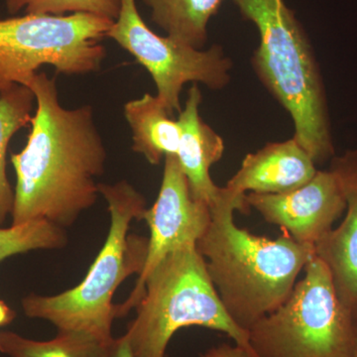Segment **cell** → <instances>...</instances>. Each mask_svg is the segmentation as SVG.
<instances>
[{
  "mask_svg": "<svg viewBox=\"0 0 357 357\" xmlns=\"http://www.w3.org/2000/svg\"><path fill=\"white\" fill-rule=\"evenodd\" d=\"M24 86L34 93L36 109L25 147L10 156L13 225L47 220L67 229L98 202L96 178L105 173L107 149L93 109L62 107L55 79L37 73Z\"/></svg>",
  "mask_w": 357,
  "mask_h": 357,
  "instance_id": "cell-1",
  "label": "cell"
},
{
  "mask_svg": "<svg viewBox=\"0 0 357 357\" xmlns=\"http://www.w3.org/2000/svg\"><path fill=\"white\" fill-rule=\"evenodd\" d=\"M210 210V225L196 248L225 311L237 326L249 331L288 299L316 250L285 232L270 239L237 227L234 211L248 213L249 208L245 197L225 188Z\"/></svg>",
  "mask_w": 357,
  "mask_h": 357,
  "instance_id": "cell-2",
  "label": "cell"
},
{
  "mask_svg": "<svg viewBox=\"0 0 357 357\" xmlns=\"http://www.w3.org/2000/svg\"><path fill=\"white\" fill-rule=\"evenodd\" d=\"M259 33L251 65L294 123L293 137L312 161L335 155L325 84L307 33L284 0H232Z\"/></svg>",
  "mask_w": 357,
  "mask_h": 357,
  "instance_id": "cell-3",
  "label": "cell"
},
{
  "mask_svg": "<svg viewBox=\"0 0 357 357\" xmlns=\"http://www.w3.org/2000/svg\"><path fill=\"white\" fill-rule=\"evenodd\" d=\"M107 206L110 225L105 243L88 274L76 287L54 296L29 294L21 301L28 318L44 319L58 331L83 332L102 342L112 337L116 318L114 296L122 282L140 275L148 253L146 237L128 234L132 220H141L146 199L128 181L98 185Z\"/></svg>",
  "mask_w": 357,
  "mask_h": 357,
  "instance_id": "cell-4",
  "label": "cell"
},
{
  "mask_svg": "<svg viewBox=\"0 0 357 357\" xmlns=\"http://www.w3.org/2000/svg\"><path fill=\"white\" fill-rule=\"evenodd\" d=\"M135 309L126 335L137 357H165L173 335L189 326L227 333L255 354L248 331L237 326L223 307L196 244L176 249L154 268Z\"/></svg>",
  "mask_w": 357,
  "mask_h": 357,
  "instance_id": "cell-5",
  "label": "cell"
},
{
  "mask_svg": "<svg viewBox=\"0 0 357 357\" xmlns=\"http://www.w3.org/2000/svg\"><path fill=\"white\" fill-rule=\"evenodd\" d=\"M288 299L251 326L256 357H349L356 321L338 298L325 262L314 255Z\"/></svg>",
  "mask_w": 357,
  "mask_h": 357,
  "instance_id": "cell-6",
  "label": "cell"
},
{
  "mask_svg": "<svg viewBox=\"0 0 357 357\" xmlns=\"http://www.w3.org/2000/svg\"><path fill=\"white\" fill-rule=\"evenodd\" d=\"M114 21L89 13L0 20V93L24 86L44 65L65 75L100 70L107 56L100 41Z\"/></svg>",
  "mask_w": 357,
  "mask_h": 357,
  "instance_id": "cell-7",
  "label": "cell"
},
{
  "mask_svg": "<svg viewBox=\"0 0 357 357\" xmlns=\"http://www.w3.org/2000/svg\"><path fill=\"white\" fill-rule=\"evenodd\" d=\"M107 37L128 51L153 79L157 98L171 114H180V95L188 83L225 89L230 83L231 59L220 45L196 49L160 36L141 17L136 0H121L119 16Z\"/></svg>",
  "mask_w": 357,
  "mask_h": 357,
  "instance_id": "cell-8",
  "label": "cell"
},
{
  "mask_svg": "<svg viewBox=\"0 0 357 357\" xmlns=\"http://www.w3.org/2000/svg\"><path fill=\"white\" fill-rule=\"evenodd\" d=\"M143 220L150 229L144 268L126 302L116 305V318H123L139 304L144 282L167 255L185 244H196L211 222L210 206L192 196L177 157L166 156L156 202Z\"/></svg>",
  "mask_w": 357,
  "mask_h": 357,
  "instance_id": "cell-9",
  "label": "cell"
},
{
  "mask_svg": "<svg viewBox=\"0 0 357 357\" xmlns=\"http://www.w3.org/2000/svg\"><path fill=\"white\" fill-rule=\"evenodd\" d=\"M248 208L268 223L279 225L298 243L316 246L347 208L344 191L333 171L318 170L302 187L286 194L250 192Z\"/></svg>",
  "mask_w": 357,
  "mask_h": 357,
  "instance_id": "cell-10",
  "label": "cell"
},
{
  "mask_svg": "<svg viewBox=\"0 0 357 357\" xmlns=\"http://www.w3.org/2000/svg\"><path fill=\"white\" fill-rule=\"evenodd\" d=\"M337 175L347 213L342 222L314 246L316 255L330 270L338 298L357 319V150H349L331 160Z\"/></svg>",
  "mask_w": 357,
  "mask_h": 357,
  "instance_id": "cell-11",
  "label": "cell"
},
{
  "mask_svg": "<svg viewBox=\"0 0 357 357\" xmlns=\"http://www.w3.org/2000/svg\"><path fill=\"white\" fill-rule=\"evenodd\" d=\"M316 163L295 138L268 143L255 153L243 159L225 189L245 197L246 192L280 195L306 184L316 173Z\"/></svg>",
  "mask_w": 357,
  "mask_h": 357,
  "instance_id": "cell-12",
  "label": "cell"
},
{
  "mask_svg": "<svg viewBox=\"0 0 357 357\" xmlns=\"http://www.w3.org/2000/svg\"><path fill=\"white\" fill-rule=\"evenodd\" d=\"M203 96L197 84L188 91L184 109L178 114L181 141L176 155L187 177L192 196L213 206L222 197L223 188L211 180L210 169L222 159L225 142L199 114Z\"/></svg>",
  "mask_w": 357,
  "mask_h": 357,
  "instance_id": "cell-13",
  "label": "cell"
},
{
  "mask_svg": "<svg viewBox=\"0 0 357 357\" xmlns=\"http://www.w3.org/2000/svg\"><path fill=\"white\" fill-rule=\"evenodd\" d=\"M123 112L132 132L135 153L143 155L154 166L169 155H177L182 134L180 123L156 96L145 93L129 100Z\"/></svg>",
  "mask_w": 357,
  "mask_h": 357,
  "instance_id": "cell-14",
  "label": "cell"
},
{
  "mask_svg": "<svg viewBox=\"0 0 357 357\" xmlns=\"http://www.w3.org/2000/svg\"><path fill=\"white\" fill-rule=\"evenodd\" d=\"M167 36L196 49L208 41V25L225 0H143Z\"/></svg>",
  "mask_w": 357,
  "mask_h": 357,
  "instance_id": "cell-15",
  "label": "cell"
},
{
  "mask_svg": "<svg viewBox=\"0 0 357 357\" xmlns=\"http://www.w3.org/2000/svg\"><path fill=\"white\" fill-rule=\"evenodd\" d=\"M34 93L22 84L0 93V229L11 215L14 191L7 177L6 155L11 138L31 123Z\"/></svg>",
  "mask_w": 357,
  "mask_h": 357,
  "instance_id": "cell-16",
  "label": "cell"
},
{
  "mask_svg": "<svg viewBox=\"0 0 357 357\" xmlns=\"http://www.w3.org/2000/svg\"><path fill=\"white\" fill-rule=\"evenodd\" d=\"M107 342L89 333L72 331H58L50 340H32L11 331H2L0 354L8 357H102Z\"/></svg>",
  "mask_w": 357,
  "mask_h": 357,
  "instance_id": "cell-17",
  "label": "cell"
},
{
  "mask_svg": "<svg viewBox=\"0 0 357 357\" xmlns=\"http://www.w3.org/2000/svg\"><path fill=\"white\" fill-rule=\"evenodd\" d=\"M65 229L47 220H35L0 229V262L34 250H55L68 244Z\"/></svg>",
  "mask_w": 357,
  "mask_h": 357,
  "instance_id": "cell-18",
  "label": "cell"
},
{
  "mask_svg": "<svg viewBox=\"0 0 357 357\" xmlns=\"http://www.w3.org/2000/svg\"><path fill=\"white\" fill-rule=\"evenodd\" d=\"M9 13L49 14L89 13L116 20L121 9V0H6Z\"/></svg>",
  "mask_w": 357,
  "mask_h": 357,
  "instance_id": "cell-19",
  "label": "cell"
},
{
  "mask_svg": "<svg viewBox=\"0 0 357 357\" xmlns=\"http://www.w3.org/2000/svg\"><path fill=\"white\" fill-rule=\"evenodd\" d=\"M102 357H137L126 333L121 337H114L105 345Z\"/></svg>",
  "mask_w": 357,
  "mask_h": 357,
  "instance_id": "cell-20",
  "label": "cell"
},
{
  "mask_svg": "<svg viewBox=\"0 0 357 357\" xmlns=\"http://www.w3.org/2000/svg\"><path fill=\"white\" fill-rule=\"evenodd\" d=\"M201 357H256L252 352L239 345L222 344L213 347L202 354Z\"/></svg>",
  "mask_w": 357,
  "mask_h": 357,
  "instance_id": "cell-21",
  "label": "cell"
},
{
  "mask_svg": "<svg viewBox=\"0 0 357 357\" xmlns=\"http://www.w3.org/2000/svg\"><path fill=\"white\" fill-rule=\"evenodd\" d=\"M16 318V312L3 300H0V328L10 325Z\"/></svg>",
  "mask_w": 357,
  "mask_h": 357,
  "instance_id": "cell-22",
  "label": "cell"
},
{
  "mask_svg": "<svg viewBox=\"0 0 357 357\" xmlns=\"http://www.w3.org/2000/svg\"><path fill=\"white\" fill-rule=\"evenodd\" d=\"M349 357H357V321H356V342H354V349H352V351Z\"/></svg>",
  "mask_w": 357,
  "mask_h": 357,
  "instance_id": "cell-23",
  "label": "cell"
},
{
  "mask_svg": "<svg viewBox=\"0 0 357 357\" xmlns=\"http://www.w3.org/2000/svg\"><path fill=\"white\" fill-rule=\"evenodd\" d=\"M354 321H357V319H354Z\"/></svg>",
  "mask_w": 357,
  "mask_h": 357,
  "instance_id": "cell-24",
  "label": "cell"
}]
</instances>
